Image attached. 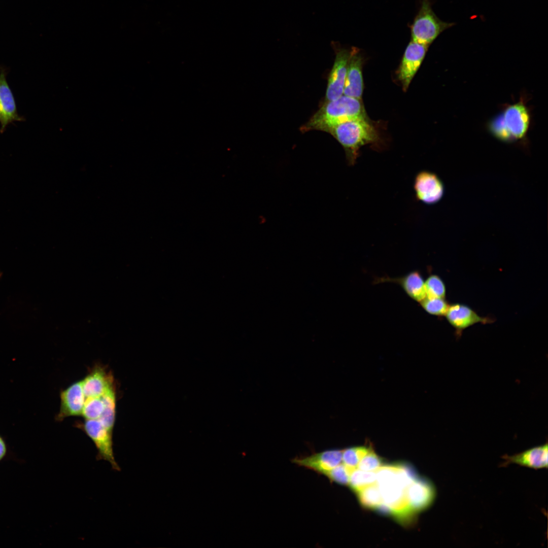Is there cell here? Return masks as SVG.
Instances as JSON below:
<instances>
[{"mask_svg": "<svg viewBox=\"0 0 548 548\" xmlns=\"http://www.w3.org/2000/svg\"><path fill=\"white\" fill-rule=\"evenodd\" d=\"M376 475L383 502L389 508L391 516L403 523L409 522L414 515L408 507L407 489L418 478L414 468L405 463L385 465Z\"/></svg>", "mask_w": 548, "mask_h": 548, "instance_id": "obj_1", "label": "cell"}, {"mask_svg": "<svg viewBox=\"0 0 548 548\" xmlns=\"http://www.w3.org/2000/svg\"><path fill=\"white\" fill-rule=\"evenodd\" d=\"M360 118H367L361 100L343 94L334 100L325 102L302 126L301 130L327 132L337 124Z\"/></svg>", "mask_w": 548, "mask_h": 548, "instance_id": "obj_2", "label": "cell"}, {"mask_svg": "<svg viewBox=\"0 0 548 548\" xmlns=\"http://www.w3.org/2000/svg\"><path fill=\"white\" fill-rule=\"evenodd\" d=\"M330 133L343 147L348 164L354 165L359 156L360 149L367 145L378 144L379 134L367 118L347 121L330 128Z\"/></svg>", "mask_w": 548, "mask_h": 548, "instance_id": "obj_3", "label": "cell"}, {"mask_svg": "<svg viewBox=\"0 0 548 548\" xmlns=\"http://www.w3.org/2000/svg\"><path fill=\"white\" fill-rule=\"evenodd\" d=\"M454 25L438 18L432 10L430 0H422L409 27L411 40L429 46L441 32Z\"/></svg>", "mask_w": 548, "mask_h": 548, "instance_id": "obj_4", "label": "cell"}, {"mask_svg": "<svg viewBox=\"0 0 548 548\" xmlns=\"http://www.w3.org/2000/svg\"><path fill=\"white\" fill-rule=\"evenodd\" d=\"M75 426L84 432L94 443L97 451V460L107 461L114 470H120L113 451V431L108 429L99 420L84 419L76 422Z\"/></svg>", "mask_w": 548, "mask_h": 548, "instance_id": "obj_5", "label": "cell"}, {"mask_svg": "<svg viewBox=\"0 0 548 548\" xmlns=\"http://www.w3.org/2000/svg\"><path fill=\"white\" fill-rule=\"evenodd\" d=\"M414 189L417 199L428 205L437 203L444 193L442 181L435 174L428 170H422L417 174Z\"/></svg>", "mask_w": 548, "mask_h": 548, "instance_id": "obj_6", "label": "cell"}, {"mask_svg": "<svg viewBox=\"0 0 548 548\" xmlns=\"http://www.w3.org/2000/svg\"><path fill=\"white\" fill-rule=\"evenodd\" d=\"M428 46L411 40L405 48L397 73L404 90H406L419 69Z\"/></svg>", "mask_w": 548, "mask_h": 548, "instance_id": "obj_7", "label": "cell"}, {"mask_svg": "<svg viewBox=\"0 0 548 548\" xmlns=\"http://www.w3.org/2000/svg\"><path fill=\"white\" fill-rule=\"evenodd\" d=\"M59 397L60 405L55 418L56 421L61 422L70 417L81 416L85 401L82 380L60 390Z\"/></svg>", "mask_w": 548, "mask_h": 548, "instance_id": "obj_8", "label": "cell"}, {"mask_svg": "<svg viewBox=\"0 0 548 548\" xmlns=\"http://www.w3.org/2000/svg\"><path fill=\"white\" fill-rule=\"evenodd\" d=\"M351 54V50L345 48L337 49L334 62L329 76L325 102L334 100L343 95Z\"/></svg>", "mask_w": 548, "mask_h": 548, "instance_id": "obj_9", "label": "cell"}, {"mask_svg": "<svg viewBox=\"0 0 548 548\" xmlns=\"http://www.w3.org/2000/svg\"><path fill=\"white\" fill-rule=\"evenodd\" d=\"M82 381L85 398L101 396L116 384L112 372L106 365L99 363L89 369Z\"/></svg>", "mask_w": 548, "mask_h": 548, "instance_id": "obj_10", "label": "cell"}, {"mask_svg": "<svg viewBox=\"0 0 548 548\" xmlns=\"http://www.w3.org/2000/svg\"><path fill=\"white\" fill-rule=\"evenodd\" d=\"M8 70L0 65V132L3 133L7 126L14 121H23L20 116L13 92L7 81Z\"/></svg>", "mask_w": 548, "mask_h": 548, "instance_id": "obj_11", "label": "cell"}, {"mask_svg": "<svg viewBox=\"0 0 548 548\" xmlns=\"http://www.w3.org/2000/svg\"><path fill=\"white\" fill-rule=\"evenodd\" d=\"M448 322L456 330L458 336L462 331L477 323L490 324L494 320L490 317H482L467 305L455 303L449 305L444 316Z\"/></svg>", "mask_w": 548, "mask_h": 548, "instance_id": "obj_12", "label": "cell"}, {"mask_svg": "<svg viewBox=\"0 0 548 548\" xmlns=\"http://www.w3.org/2000/svg\"><path fill=\"white\" fill-rule=\"evenodd\" d=\"M435 497V490L433 485L425 478L418 477L407 489L408 507L414 515L429 507Z\"/></svg>", "mask_w": 548, "mask_h": 548, "instance_id": "obj_13", "label": "cell"}, {"mask_svg": "<svg viewBox=\"0 0 548 548\" xmlns=\"http://www.w3.org/2000/svg\"><path fill=\"white\" fill-rule=\"evenodd\" d=\"M292 461L299 466L325 475L340 464L342 461V450H326L305 457L295 458Z\"/></svg>", "mask_w": 548, "mask_h": 548, "instance_id": "obj_14", "label": "cell"}, {"mask_svg": "<svg viewBox=\"0 0 548 548\" xmlns=\"http://www.w3.org/2000/svg\"><path fill=\"white\" fill-rule=\"evenodd\" d=\"M362 57L357 48L351 49L343 94L360 100L363 91Z\"/></svg>", "mask_w": 548, "mask_h": 548, "instance_id": "obj_15", "label": "cell"}, {"mask_svg": "<svg viewBox=\"0 0 548 548\" xmlns=\"http://www.w3.org/2000/svg\"><path fill=\"white\" fill-rule=\"evenodd\" d=\"M502 115L504 124L512 140L523 138L526 134L530 122L527 108L522 103L508 106Z\"/></svg>", "mask_w": 548, "mask_h": 548, "instance_id": "obj_16", "label": "cell"}, {"mask_svg": "<svg viewBox=\"0 0 548 548\" xmlns=\"http://www.w3.org/2000/svg\"><path fill=\"white\" fill-rule=\"evenodd\" d=\"M548 446L544 444L531 448L522 453L511 456L504 455L502 466L515 463L521 466L540 469L548 466Z\"/></svg>", "mask_w": 548, "mask_h": 548, "instance_id": "obj_17", "label": "cell"}, {"mask_svg": "<svg viewBox=\"0 0 548 548\" xmlns=\"http://www.w3.org/2000/svg\"><path fill=\"white\" fill-rule=\"evenodd\" d=\"M374 283L383 282H393L399 285L407 295L413 300L421 302L426 297L425 290V281L418 270L410 271L405 275L391 278L382 277L375 280Z\"/></svg>", "mask_w": 548, "mask_h": 548, "instance_id": "obj_18", "label": "cell"}, {"mask_svg": "<svg viewBox=\"0 0 548 548\" xmlns=\"http://www.w3.org/2000/svg\"><path fill=\"white\" fill-rule=\"evenodd\" d=\"M117 384L113 385L102 395L105 409L99 420L108 429L113 431L116 415L117 402Z\"/></svg>", "mask_w": 548, "mask_h": 548, "instance_id": "obj_19", "label": "cell"}, {"mask_svg": "<svg viewBox=\"0 0 548 548\" xmlns=\"http://www.w3.org/2000/svg\"><path fill=\"white\" fill-rule=\"evenodd\" d=\"M361 505L367 508H375L383 502L376 483L366 486L357 492Z\"/></svg>", "mask_w": 548, "mask_h": 548, "instance_id": "obj_20", "label": "cell"}, {"mask_svg": "<svg viewBox=\"0 0 548 548\" xmlns=\"http://www.w3.org/2000/svg\"><path fill=\"white\" fill-rule=\"evenodd\" d=\"M375 471H366L355 468L351 471L349 485L351 489L357 492L363 488L376 483Z\"/></svg>", "mask_w": 548, "mask_h": 548, "instance_id": "obj_21", "label": "cell"}, {"mask_svg": "<svg viewBox=\"0 0 548 548\" xmlns=\"http://www.w3.org/2000/svg\"><path fill=\"white\" fill-rule=\"evenodd\" d=\"M104 409L105 404L101 396L86 397L81 417L84 419L97 420Z\"/></svg>", "mask_w": 548, "mask_h": 548, "instance_id": "obj_22", "label": "cell"}, {"mask_svg": "<svg viewBox=\"0 0 548 548\" xmlns=\"http://www.w3.org/2000/svg\"><path fill=\"white\" fill-rule=\"evenodd\" d=\"M426 297L444 298L446 287L441 278L438 275H429L425 281Z\"/></svg>", "mask_w": 548, "mask_h": 548, "instance_id": "obj_23", "label": "cell"}, {"mask_svg": "<svg viewBox=\"0 0 548 548\" xmlns=\"http://www.w3.org/2000/svg\"><path fill=\"white\" fill-rule=\"evenodd\" d=\"M369 450L365 447H352L342 450L343 464L350 469L357 468L360 461Z\"/></svg>", "mask_w": 548, "mask_h": 548, "instance_id": "obj_24", "label": "cell"}, {"mask_svg": "<svg viewBox=\"0 0 548 548\" xmlns=\"http://www.w3.org/2000/svg\"><path fill=\"white\" fill-rule=\"evenodd\" d=\"M422 307L428 314L436 316H444L449 304L444 298L425 297L420 302Z\"/></svg>", "mask_w": 548, "mask_h": 548, "instance_id": "obj_25", "label": "cell"}, {"mask_svg": "<svg viewBox=\"0 0 548 548\" xmlns=\"http://www.w3.org/2000/svg\"><path fill=\"white\" fill-rule=\"evenodd\" d=\"M352 470L344 464H339L329 471L325 476L331 482L339 485L347 486L349 485L350 474Z\"/></svg>", "mask_w": 548, "mask_h": 548, "instance_id": "obj_26", "label": "cell"}, {"mask_svg": "<svg viewBox=\"0 0 548 548\" xmlns=\"http://www.w3.org/2000/svg\"><path fill=\"white\" fill-rule=\"evenodd\" d=\"M382 466L381 458L370 450L360 461L357 467L363 471L375 472Z\"/></svg>", "mask_w": 548, "mask_h": 548, "instance_id": "obj_27", "label": "cell"}, {"mask_svg": "<svg viewBox=\"0 0 548 548\" xmlns=\"http://www.w3.org/2000/svg\"><path fill=\"white\" fill-rule=\"evenodd\" d=\"M490 128L491 132L497 138L504 141L512 140L504 124L502 115H499L491 122Z\"/></svg>", "mask_w": 548, "mask_h": 548, "instance_id": "obj_28", "label": "cell"}, {"mask_svg": "<svg viewBox=\"0 0 548 548\" xmlns=\"http://www.w3.org/2000/svg\"><path fill=\"white\" fill-rule=\"evenodd\" d=\"M9 454L8 446L4 438L0 434V462L7 458Z\"/></svg>", "mask_w": 548, "mask_h": 548, "instance_id": "obj_29", "label": "cell"}, {"mask_svg": "<svg viewBox=\"0 0 548 548\" xmlns=\"http://www.w3.org/2000/svg\"><path fill=\"white\" fill-rule=\"evenodd\" d=\"M2 275H3V272L0 270V279L2 277Z\"/></svg>", "mask_w": 548, "mask_h": 548, "instance_id": "obj_30", "label": "cell"}]
</instances>
